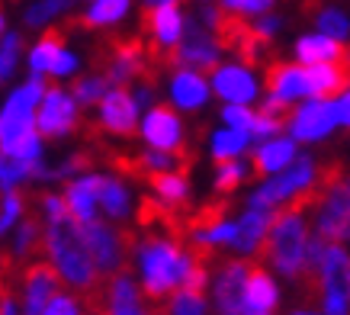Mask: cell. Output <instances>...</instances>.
Wrapping results in <instances>:
<instances>
[{"mask_svg": "<svg viewBox=\"0 0 350 315\" xmlns=\"http://www.w3.org/2000/svg\"><path fill=\"white\" fill-rule=\"evenodd\" d=\"M244 184V164L238 158H215V190L232 193L234 187Z\"/></svg>", "mask_w": 350, "mask_h": 315, "instance_id": "34", "label": "cell"}, {"mask_svg": "<svg viewBox=\"0 0 350 315\" xmlns=\"http://www.w3.org/2000/svg\"><path fill=\"white\" fill-rule=\"evenodd\" d=\"M196 3H200V0H196Z\"/></svg>", "mask_w": 350, "mask_h": 315, "instance_id": "49", "label": "cell"}, {"mask_svg": "<svg viewBox=\"0 0 350 315\" xmlns=\"http://www.w3.org/2000/svg\"><path fill=\"white\" fill-rule=\"evenodd\" d=\"M75 68H77V58H75L71 52H64V49H62V52H58V58H55V64H52V71H49V74H52V77H68V74L75 71Z\"/></svg>", "mask_w": 350, "mask_h": 315, "instance_id": "42", "label": "cell"}, {"mask_svg": "<svg viewBox=\"0 0 350 315\" xmlns=\"http://www.w3.org/2000/svg\"><path fill=\"white\" fill-rule=\"evenodd\" d=\"M129 13V0H94V7L84 16H71L62 23V29L71 36L75 29H96V26H113Z\"/></svg>", "mask_w": 350, "mask_h": 315, "instance_id": "23", "label": "cell"}, {"mask_svg": "<svg viewBox=\"0 0 350 315\" xmlns=\"http://www.w3.org/2000/svg\"><path fill=\"white\" fill-rule=\"evenodd\" d=\"M306 84L312 100H325V97H338L347 90V62L338 64H312L306 68Z\"/></svg>", "mask_w": 350, "mask_h": 315, "instance_id": "20", "label": "cell"}, {"mask_svg": "<svg viewBox=\"0 0 350 315\" xmlns=\"http://www.w3.org/2000/svg\"><path fill=\"white\" fill-rule=\"evenodd\" d=\"M64 42H68V32L64 29H58V26L45 29L42 39L32 45V55H29L32 74H49L52 71V64H55V58H58V52L64 49Z\"/></svg>", "mask_w": 350, "mask_h": 315, "instance_id": "27", "label": "cell"}, {"mask_svg": "<svg viewBox=\"0 0 350 315\" xmlns=\"http://www.w3.org/2000/svg\"><path fill=\"white\" fill-rule=\"evenodd\" d=\"M183 29V13H180V0H170V3H158V7H148L142 10V36L154 39L158 45L170 49L177 45Z\"/></svg>", "mask_w": 350, "mask_h": 315, "instance_id": "15", "label": "cell"}, {"mask_svg": "<svg viewBox=\"0 0 350 315\" xmlns=\"http://www.w3.org/2000/svg\"><path fill=\"white\" fill-rule=\"evenodd\" d=\"M75 7V0H36V7L26 10V26H45V23H52L55 16H62L64 10H71Z\"/></svg>", "mask_w": 350, "mask_h": 315, "instance_id": "35", "label": "cell"}, {"mask_svg": "<svg viewBox=\"0 0 350 315\" xmlns=\"http://www.w3.org/2000/svg\"><path fill=\"white\" fill-rule=\"evenodd\" d=\"M296 55L306 64H338L347 62V42H338L328 36H302L296 39Z\"/></svg>", "mask_w": 350, "mask_h": 315, "instance_id": "24", "label": "cell"}, {"mask_svg": "<svg viewBox=\"0 0 350 315\" xmlns=\"http://www.w3.org/2000/svg\"><path fill=\"white\" fill-rule=\"evenodd\" d=\"M142 136H145V142H151V145L158 148V151H174V148L183 142V123L180 116L174 113L167 103L154 106L148 113V119H145V126H142Z\"/></svg>", "mask_w": 350, "mask_h": 315, "instance_id": "17", "label": "cell"}, {"mask_svg": "<svg viewBox=\"0 0 350 315\" xmlns=\"http://www.w3.org/2000/svg\"><path fill=\"white\" fill-rule=\"evenodd\" d=\"M36 171V161H23V158H10L0 151V190L7 193L13 190L20 180H29Z\"/></svg>", "mask_w": 350, "mask_h": 315, "instance_id": "32", "label": "cell"}, {"mask_svg": "<svg viewBox=\"0 0 350 315\" xmlns=\"http://www.w3.org/2000/svg\"><path fill=\"white\" fill-rule=\"evenodd\" d=\"M42 212L49 222H58L68 216V206H64L62 197H55V193H42Z\"/></svg>", "mask_w": 350, "mask_h": 315, "instance_id": "41", "label": "cell"}, {"mask_svg": "<svg viewBox=\"0 0 350 315\" xmlns=\"http://www.w3.org/2000/svg\"><path fill=\"white\" fill-rule=\"evenodd\" d=\"M247 270H251V261L228 257V261L219 264V270L209 273V290H213V305L209 309H215V315H238Z\"/></svg>", "mask_w": 350, "mask_h": 315, "instance_id": "10", "label": "cell"}, {"mask_svg": "<svg viewBox=\"0 0 350 315\" xmlns=\"http://www.w3.org/2000/svg\"><path fill=\"white\" fill-rule=\"evenodd\" d=\"M81 238L87 244V254L94 261L100 277H113V273L129 267V248H132V231L113 229L107 222L90 219L81 225Z\"/></svg>", "mask_w": 350, "mask_h": 315, "instance_id": "3", "label": "cell"}, {"mask_svg": "<svg viewBox=\"0 0 350 315\" xmlns=\"http://www.w3.org/2000/svg\"><path fill=\"white\" fill-rule=\"evenodd\" d=\"M62 200H64V206H68V216H71L77 225L96 219V177L94 174H84V177L71 180Z\"/></svg>", "mask_w": 350, "mask_h": 315, "instance_id": "21", "label": "cell"}, {"mask_svg": "<svg viewBox=\"0 0 350 315\" xmlns=\"http://www.w3.org/2000/svg\"><path fill=\"white\" fill-rule=\"evenodd\" d=\"M20 286H23L20 315H39L55 293H62V277L55 273V267L49 261H32L23 270Z\"/></svg>", "mask_w": 350, "mask_h": 315, "instance_id": "12", "label": "cell"}, {"mask_svg": "<svg viewBox=\"0 0 350 315\" xmlns=\"http://www.w3.org/2000/svg\"><path fill=\"white\" fill-rule=\"evenodd\" d=\"M138 123V110L135 100L129 94V87H116V90H107V97L100 100V132H109V136H132Z\"/></svg>", "mask_w": 350, "mask_h": 315, "instance_id": "14", "label": "cell"}, {"mask_svg": "<svg viewBox=\"0 0 350 315\" xmlns=\"http://www.w3.org/2000/svg\"><path fill=\"white\" fill-rule=\"evenodd\" d=\"M170 97L183 106V110H200L206 100H209V84H206V77L196 71H180L174 74V81H170Z\"/></svg>", "mask_w": 350, "mask_h": 315, "instance_id": "26", "label": "cell"}, {"mask_svg": "<svg viewBox=\"0 0 350 315\" xmlns=\"http://www.w3.org/2000/svg\"><path fill=\"white\" fill-rule=\"evenodd\" d=\"M280 23H283V20H280L276 13H270V16H260V20L251 23V26H254V29L260 32V36H270V39H273L276 29H280Z\"/></svg>", "mask_w": 350, "mask_h": 315, "instance_id": "44", "label": "cell"}, {"mask_svg": "<svg viewBox=\"0 0 350 315\" xmlns=\"http://www.w3.org/2000/svg\"><path fill=\"white\" fill-rule=\"evenodd\" d=\"M213 87H215V94L222 97V100H228V103H251L257 94L254 77L241 64H228V68L219 64L213 71Z\"/></svg>", "mask_w": 350, "mask_h": 315, "instance_id": "19", "label": "cell"}, {"mask_svg": "<svg viewBox=\"0 0 350 315\" xmlns=\"http://www.w3.org/2000/svg\"><path fill=\"white\" fill-rule=\"evenodd\" d=\"M273 3H280V0H238L234 10L238 13H267Z\"/></svg>", "mask_w": 350, "mask_h": 315, "instance_id": "43", "label": "cell"}, {"mask_svg": "<svg viewBox=\"0 0 350 315\" xmlns=\"http://www.w3.org/2000/svg\"><path fill=\"white\" fill-rule=\"evenodd\" d=\"M264 87H267V94L276 97V100H283V103H293L299 97H308L306 68L273 58L270 64H264Z\"/></svg>", "mask_w": 350, "mask_h": 315, "instance_id": "16", "label": "cell"}, {"mask_svg": "<svg viewBox=\"0 0 350 315\" xmlns=\"http://www.w3.org/2000/svg\"><path fill=\"white\" fill-rule=\"evenodd\" d=\"M270 222H273V210H247L241 219L234 222V238H232L228 248H234L238 257L257 254L267 229H270Z\"/></svg>", "mask_w": 350, "mask_h": 315, "instance_id": "18", "label": "cell"}, {"mask_svg": "<svg viewBox=\"0 0 350 315\" xmlns=\"http://www.w3.org/2000/svg\"><path fill=\"white\" fill-rule=\"evenodd\" d=\"M209 312H213V309H209L206 293L180 286V290H174V293L167 296V303L161 305L154 315H209Z\"/></svg>", "mask_w": 350, "mask_h": 315, "instance_id": "29", "label": "cell"}, {"mask_svg": "<svg viewBox=\"0 0 350 315\" xmlns=\"http://www.w3.org/2000/svg\"><path fill=\"white\" fill-rule=\"evenodd\" d=\"M289 315H319V309H312V305H299V309H293Z\"/></svg>", "mask_w": 350, "mask_h": 315, "instance_id": "46", "label": "cell"}, {"mask_svg": "<svg viewBox=\"0 0 350 315\" xmlns=\"http://www.w3.org/2000/svg\"><path fill=\"white\" fill-rule=\"evenodd\" d=\"M39 315H94V312H90V305L84 309L81 296H75V293H55L52 299L45 303V309Z\"/></svg>", "mask_w": 350, "mask_h": 315, "instance_id": "38", "label": "cell"}, {"mask_svg": "<svg viewBox=\"0 0 350 315\" xmlns=\"http://www.w3.org/2000/svg\"><path fill=\"white\" fill-rule=\"evenodd\" d=\"M0 315H20V305H16V299H13V293H10V296H3V299H0Z\"/></svg>", "mask_w": 350, "mask_h": 315, "instance_id": "45", "label": "cell"}, {"mask_svg": "<svg viewBox=\"0 0 350 315\" xmlns=\"http://www.w3.org/2000/svg\"><path fill=\"white\" fill-rule=\"evenodd\" d=\"M196 261L206 257H196L183 242H174L161 231H145L142 238H132L129 248V264L138 270L135 284L151 303H164L174 290H180Z\"/></svg>", "mask_w": 350, "mask_h": 315, "instance_id": "1", "label": "cell"}, {"mask_svg": "<svg viewBox=\"0 0 350 315\" xmlns=\"http://www.w3.org/2000/svg\"><path fill=\"white\" fill-rule=\"evenodd\" d=\"M222 3H225V7H232V10L238 7V0H222Z\"/></svg>", "mask_w": 350, "mask_h": 315, "instance_id": "47", "label": "cell"}, {"mask_svg": "<svg viewBox=\"0 0 350 315\" xmlns=\"http://www.w3.org/2000/svg\"><path fill=\"white\" fill-rule=\"evenodd\" d=\"M77 126L81 119H77V103L71 100V94H64L62 87H49L42 113H39V132L45 138H62L71 136Z\"/></svg>", "mask_w": 350, "mask_h": 315, "instance_id": "13", "label": "cell"}, {"mask_svg": "<svg viewBox=\"0 0 350 315\" xmlns=\"http://www.w3.org/2000/svg\"><path fill=\"white\" fill-rule=\"evenodd\" d=\"M42 251L55 273L62 277V284H68L77 293H96L100 290V273H96L87 244L81 238V225L71 216H64L58 222H49V229L42 231Z\"/></svg>", "mask_w": 350, "mask_h": 315, "instance_id": "2", "label": "cell"}, {"mask_svg": "<svg viewBox=\"0 0 350 315\" xmlns=\"http://www.w3.org/2000/svg\"><path fill=\"white\" fill-rule=\"evenodd\" d=\"M96 206L113 216V219H126L129 216V190L116 177H96Z\"/></svg>", "mask_w": 350, "mask_h": 315, "instance_id": "28", "label": "cell"}, {"mask_svg": "<svg viewBox=\"0 0 350 315\" xmlns=\"http://www.w3.org/2000/svg\"><path fill=\"white\" fill-rule=\"evenodd\" d=\"M222 119L232 129H244V132H251V126H254V113H251L244 103H228L222 110Z\"/></svg>", "mask_w": 350, "mask_h": 315, "instance_id": "40", "label": "cell"}, {"mask_svg": "<svg viewBox=\"0 0 350 315\" xmlns=\"http://www.w3.org/2000/svg\"><path fill=\"white\" fill-rule=\"evenodd\" d=\"M42 94H45V81L39 77V74H32L20 90H13L10 94L7 106H3V113H0V145L3 148L36 129V123H32V110H36V103H39V97Z\"/></svg>", "mask_w": 350, "mask_h": 315, "instance_id": "8", "label": "cell"}, {"mask_svg": "<svg viewBox=\"0 0 350 315\" xmlns=\"http://www.w3.org/2000/svg\"><path fill=\"white\" fill-rule=\"evenodd\" d=\"M145 184H151V190L158 193V200L170 210H183V203L190 200V174L170 168V171H154L145 177Z\"/></svg>", "mask_w": 350, "mask_h": 315, "instance_id": "22", "label": "cell"}, {"mask_svg": "<svg viewBox=\"0 0 350 315\" xmlns=\"http://www.w3.org/2000/svg\"><path fill=\"white\" fill-rule=\"evenodd\" d=\"M36 251H42V225L39 219H23L13 238V261H29Z\"/></svg>", "mask_w": 350, "mask_h": 315, "instance_id": "30", "label": "cell"}, {"mask_svg": "<svg viewBox=\"0 0 350 315\" xmlns=\"http://www.w3.org/2000/svg\"><path fill=\"white\" fill-rule=\"evenodd\" d=\"M315 235L325 238L328 244L347 242V219H350V206H347V174H340L321 190L319 203H315Z\"/></svg>", "mask_w": 350, "mask_h": 315, "instance_id": "7", "label": "cell"}, {"mask_svg": "<svg viewBox=\"0 0 350 315\" xmlns=\"http://www.w3.org/2000/svg\"><path fill=\"white\" fill-rule=\"evenodd\" d=\"M315 26L321 29V36H328V39H338V42H344L347 39V13L340 10V7H325V10H319L315 16Z\"/></svg>", "mask_w": 350, "mask_h": 315, "instance_id": "33", "label": "cell"}, {"mask_svg": "<svg viewBox=\"0 0 350 315\" xmlns=\"http://www.w3.org/2000/svg\"><path fill=\"white\" fill-rule=\"evenodd\" d=\"M312 177H315V161L308 155H296L280 177L267 180L257 193H251L247 206H251V210H273L280 203H286L289 197H296L299 190H306L308 184H312Z\"/></svg>", "mask_w": 350, "mask_h": 315, "instance_id": "9", "label": "cell"}, {"mask_svg": "<svg viewBox=\"0 0 350 315\" xmlns=\"http://www.w3.org/2000/svg\"><path fill=\"white\" fill-rule=\"evenodd\" d=\"M296 142L293 138H276V142H267V145H260L254 151V177L264 180L267 174H276V171H283L296 158Z\"/></svg>", "mask_w": 350, "mask_h": 315, "instance_id": "25", "label": "cell"}, {"mask_svg": "<svg viewBox=\"0 0 350 315\" xmlns=\"http://www.w3.org/2000/svg\"><path fill=\"white\" fill-rule=\"evenodd\" d=\"M350 119V103L347 90L338 94V100H312V103L299 106L289 116L286 129L293 132V142H319L338 126H347Z\"/></svg>", "mask_w": 350, "mask_h": 315, "instance_id": "4", "label": "cell"}, {"mask_svg": "<svg viewBox=\"0 0 350 315\" xmlns=\"http://www.w3.org/2000/svg\"><path fill=\"white\" fill-rule=\"evenodd\" d=\"M170 68L174 71H196V74H213L219 68V45H215L213 32L206 29L196 16L183 23L177 45H170Z\"/></svg>", "mask_w": 350, "mask_h": 315, "instance_id": "5", "label": "cell"}, {"mask_svg": "<svg viewBox=\"0 0 350 315\" xmlns=\"http://www.w3.org/2000/svg\"><path fill=\"white\" fill-rule=\"evenodd\" d=\"M90 312L94 315H154V309L145 305V296L138 290L135 277L129 270H119L109 277L107 290L90 293Z\"/></svg>", "mask_w": 350, "mask_h": 315, "instance_id": "6", "label": "cell"}, {"mask_svg": "<svg viewBox=\"0 0 350 315\" xmlns=\"http://www.w3.org/2000/svg\"><path fill=\"white\" fill-rule=\"evenodd\" d=\"M23 49V39L16 36V32H10V36H3V42H0V84L10 77L13 64H16V55H20Z\"/></svg>", "mask_w": 350, "mask_h": 315, "instance_id": "39", "label": "cell"}, {"mask_svg": "<svg viewBox=\"0 0 350 315\" xmlns=\"http://www.w3.org/2000/svg\"><path fill=\"white\" fill-rule=\"evenodd\" d=\"M0 32H3V16H0Z\"/></svg>", "mask_w": 350, "mask_h": 315, "instance_id": "48", "label": "cell"}, {"mask_svg": "<svg viewBox=\"0 0 350 315\" xmlns=\"http://www.w3.org/2000/svg\"><path fill=\"white\" fill-rule=\"evenodd\" d=\"M247 145H251V132H244V129H225V132H219L213 138L215 158H234L241 155Z\"/></svg>", "mask_w": 350, "mask_h": 315, "instance_id": "36", "label": "cell"}, {"mask_svg": "<svg viewBox=\"0 0 350 315\" xmlns=\"http://www.w3.org/2000/svg\"><path fill=\"white\" fill-rule=\"evenodd\" d=\"M109 84L107 77H100V74H90V77H77L75 84H71V100L77 106H94L100 103L103 97H107Z\"/></svg>", "mask_w": 350, "mask_h": 315, "instance_id": "31", "label": "cell"}, {"mask_svg": "<svg viewBox=\"0 0 350 315\" xmlns=\"http://www.w3.org/2000/svg\"><path fill=\"white\" fill-rule=\"evenodd\" d=\"M23 210H26V197L16 190H7L3 200H0V238L23 219Z\"/></svg>", "mask_w": 350, "mask_h": 315, "instance_id": "37", "label": "cell"}, {"mask_svg": "<svg viewBox=\"0 0 350 315\" xmlns=\"http://www.w3.org/2000/svg\"><path fill=\"white\" fill-rule=\"evenodd\" d=\"M283 303L280 284L276 277L260 264H251L247 280H244V293H241V309L238 315H276Z\"/></svg>", "mask_w": 350, "mask_h": 315, "instance_id": "11", "label": "cell"}]
</instances>
